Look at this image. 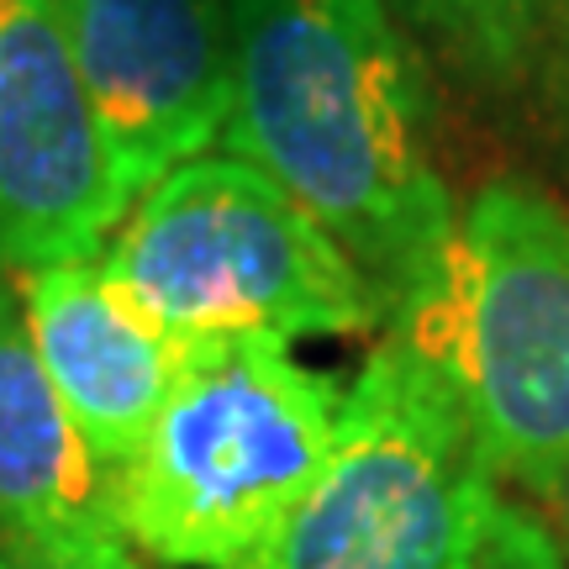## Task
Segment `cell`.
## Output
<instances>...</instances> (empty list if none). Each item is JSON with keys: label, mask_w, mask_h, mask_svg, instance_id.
Instances as JSON below:
<instances>
[{"label": "cell", "mask_w": 569, "mask_h": 569, "mask_svg": "<svg viewBox=\"0 0 569 569\" xmlns=\"http://www.w3.org/2000/svg\"><path fill=\"white\" fill-rule=\"evenodd\" d=\"M459 569H565V559L553 549V538L543 532V522L501 490V501L486 517L480 543L469 549V559Z\"/></svg>", "instance_id": "12"}, {"label": "cell", "mask_w": 569, "mask_h": 569, "mask_svg": "<svg viewBox=\"0 0 569 569\" xmlns=\"http://www.w3.org/2000/svg\"><path fill=\"white\" fill-rule=\"evenodd\" d=\"M511 490H517V501L543 522V532L553 538V549H559V559H565V569H569V459L532 469V475H517Z\"/></svg>", "instance_id": "14"}, {"label": "cell", "mask_w": 569, "mask_h": 569, "mask_svg": "<svg viewBox=\"0 0 569 569\" xmlns=\"http://www.w3.org/2000/svg\"><path fill=\"white\" fill-rule=\"evenodd\" d=\"M59 17L127 201L227 132L238 74L227 0H59Z\"/></svg>", "instance_id": "7"}, {"label": "cell", "mask_w": 569, "mask_h": 569, "mask_svg": "<svg viewBox=\"0 0 569 569\" xmlns=\"http://www.w3.org/2000/svg\"><path fill=\"white\" fill-rule=\"evenodd\" d=\"M338 411L343 386L280 338H196L142 448L111 480V522L153 565L248 569L317 486Z\"/></svg>", "instance_id": "2"}, {"label": "cell", "mask_w": 569, "mask_h": 569, "mask_svg": "<svg viewBox=\"0 0 569 569\" xmlns=\"http://www.w3.org/2000/svg\"><path fill=\"white\" fill-rule=\"evenodd\" d=\"M517 106H528L543 127V138L569 159V0H543L528 84H522Z\"/></svg>", "instance_id": "11"}, {"label": "cell", "mask_w": 569, "mask_h": 569, "mask_svg": "<svg viewBox=\"0 0 569 569\" xmlns=\"http://www.w3.org/2000/svg\"><path fill=\"white\" fill-rule=\"evenodd\" d=\"M111 522V480L27 338L17 284L0 280V538L48 543Z\"/></svg>", "instance_id": "9"}, {"label": "cell", "mask_w": 569, "mask_h": 569, "mask_svg": "<svg viewBox=\"0 0 569 569\" xmlns=\"http://www.w3.org/2000/svg\"><path fill=\"white\" fill-rule=\"evenodd\" d=\"M501 480L459 396L401 327L343 386L338 443L317 486L248 569H459Z\"/></svg>", "instance_id": "5"}, {"label": "cell", "mask_w": 569, "mask_h": 569, "mask_svg": "<svg viewBox=\"0 0 569 569\" xmlns=\"http://www.w3.org/2000/svg\"><path fill=\"white\" fill-rule=\"evenodd\" d=\"M101 274L174 343L232 332L296 343L390 327L380 284L264 169L232 153H201L148 184L106 238Z\"/></svg>", "instance_id": "3"}, {"label": "cell", "mask_w": 569, "mask_h": 569, "mask_svg": "<svg viewBox=\"0 0 569 569\" xmlns=\"http://www.w3.org/2000/svg\"><path fill=\"white\" fill-rule=\"evenodd\" d=\"M127 206L59 0H0V280L101 253Z\"/></svg>", "instance_id": "6"}, {"label": "cell", "mask_w": 569, "mask_h": 569, "mask_svg": "<svg viewBox=\"0 0 569 569\" xmlns=\"http://www.w3.org/2000/svg\"><path fill=\"white\" fill-rule=\"evenodd\" d=\"M432 63L490 101H522L543 0H390Z\"/></svg>", "instance_id": "10"}, {"label": "cell", "mask_w": 569, "mask_h": 569, "mask_svg": "<svg viewBox=\"0 0 569 569\" xmlns=\"http://www.w3.org/2000/svg\"><path fill=\"white\" fill-rule=\"evenodd\" d=\"M390 327L438 365L496 480L569 459V206L549 190H475L438 280Z\"/></svg>", "instance_id": "4"}, {"label": "cell", "mask_w": 569, "mask_h": 569, "mask_svg": "<svg viewBox=\"0 0 569 569\" xmlns=\"http://www.w3.org/2000/svg\"><path fill=\"white\" fill-rule=\"evenodd\" d=\"M227 153L264 169L390 301L438 280L459 206L432 163L427 53L390 0H227Z\"/></svg>", "instance_id": "1"}, {"label": "cell", "mask_w": 569, "mask_h": 569, "mask_svg": "<svg viewBox=\"0 0 569 569\" xmlns=\"http://www.w3.org/2000/svg\"><path fill=\"white\" fill-rule=\"evenodd\" d=\"M17 306L48 380L106 480L142 448L174 386L180 348L101 274V253L17 274Z\"/></svg>", "instance_id": "8"}, {"label": "cell", "mask_w": 569, "mask_h": 569, "mask_svg": "<svg viewBox=\"0 0 569 569\" xmlns=\"http://www.w3.org/2000/svg\"><path fill=\"white\" fill-rule=\"evenodd\" d=\"M0 569H142V553L122 538V528L48 538V543L0 538Z\"/></svg>", "instance_id": "13"}]
</instances>
